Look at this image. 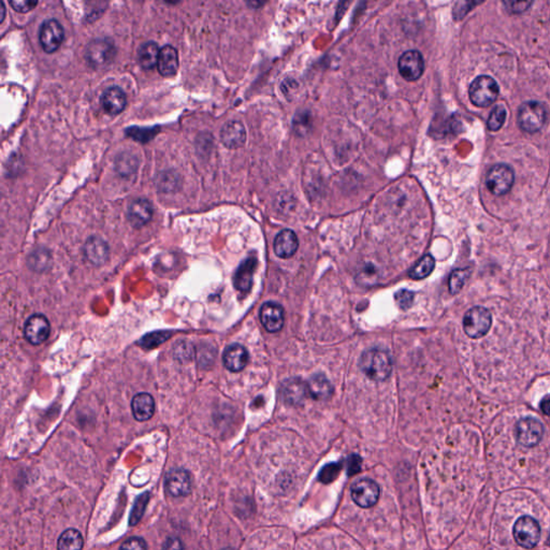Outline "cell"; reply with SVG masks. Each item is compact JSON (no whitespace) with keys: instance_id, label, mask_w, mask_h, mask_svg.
<instances>
[{"instance_id":"obj_37","label":"cell","mask_w":550,"mask_h":550,"mask_svg":"<svg viewBox=\"0 0 550 550\" xmlns=\"http://www.w3.org/2000/svg\"><path fill=\"white\" fill-rule=\"evenodd\" d=\"M10 5L15 11L19 13H26L32 11L34 8L38 6V1H30V0H15L10 1Z\"/></svg>"},{"instance_id":"obj_9","label":"cell","mask_w":550,"mask_h":550,"mask_svg":"<svg viewBox=\"0 0 550 550\" xmlns=\"http://www.w3.org/2000/svg\"><path fill=\"white\" fill-rule=\"evenodd\" d=\"M64 37L65 32L63 26L56 19H48L42 23L39 32V40L46 53L56 52L63 44Z\"/></svg>"},{"instance_id":"obj_41","label":"cell","mask_w":550,"mask_h":550,"mask_svg":"<svg viewBox=\"0 0 550 550\" xmlns=\"http://www.w3.org/2000/svg\"><path fill=\"white\" fill-rule=\"evenodd\" d=\"M540 409L546 416H550V394L544 396L543 400L540 403Z\"/></svg>"},{"instance_id":"obj_22","label":"cell","mask_w":550,"mask_h":550,"mask_svg":"<svg viewBox=\"0 0 550 550\" xmlns=\"http://www.w3.org/2000/svg\"><path fill=\"white\" fill-rule=\"evenodd\" d=\"M132 414L138 421H147L154 415L155 402L151 394L141 392L136 394L131 402Z\"/></svg>"},{"instance_id":"obj_39","label":"cell","mask_w":550,"mask_h":550,"mask_svg":"<svg viewBox=\"0 0 550 550\" xmlns=\"http://www.w3.org/2000/svg\"><path fill=\"white\" fill-rule=\"evenodd\" d=\"M164 550H184V547L178 538H170L165 543Z\"/></svg>"},{"instance_id":"obj_2","label":"cell","mask_w":550,"mask_h":550,"mask_svg":"<svg viewBox=\"0 0 550 550\" xmlns=\"http://www.w3.org/2000/svg\"><path fill=\"white\" fill-rule=\"evenodd\" d=\"M517 120L522 130L529 134H534L545 125L547 110L541 102L528 101L519 108Z\"/></svg>"},{"instance_id":"obj_4","label":"cell","mask_w":550,"mask_h":550,"mask_svg":"<svg viewBox=\"0 0 550 550\" xmlns=\"http://www.w3.org/2000/svg\"><path fill=\"white\" fill-rule=\"evenodd\" d=\"M491 313L484 306H474L464 314V330L471 339H481L491 330Z\"/></svg>"},{"instance_id":"obj_24","label":"cell","mask_w":550,"mask_h":550,"mask_svg":"<svg viewBox=\"0 0 550 550\" xmlns=\"http://www.w3.org/2000/svg\"><path fill=\"white\" fill-rule=\"evenodd\" d=\"M85 257L91 264H104L109 257V246L106 241L99 238V237H91L87 239L84 246Z\"/></svg>"},{"instance_id":"obj_1","label":"cell","mask_w":550,"mask_h":550,"mask_svg":"<svg viewBox=\"0 0 550 550\" xmlns=\"http://www.w3.org/2000/svg\"><path fill=\"white\" fill-rule=\"evenodd\" d=\"M359 367L370 380L382 382L389 378L392 373V359L384 349H371L361 356Z\"/></svg>"},{"instance_id":"obj_12","label":"cell","mask_w":550,"mask_h":550,"mask_svg":"<svg viewBox=\"0 0 550 550\" xmlns=\"http://www.w3.org/2000/svg\"><path fill=\"white\" fill-rule=\"evenodd\" d=\"M51 327L48 318L44 315H33L25 324V338L33 345H40L48 340Z\"/></svg>"},{"instance_id":"obj_40","label":"cell","mask_w":550,"mask_h":550,"mask_svg":"<svg viewBox=\"0 0 550 550\" xmlns=\"http://www.w3.org/2000/svg\"><path fill=\"white\" fill-rule=\"evenodd\" d=\"M349 471H351V474H355L356 472L358 471L359 466H360V458L358 456H351L349 460Z\"/></svg>"},{"instance_id":"obj_13","label":"cell","mask_w":550,"mask_h":550,"mask_svg":"<svg viewBox=\"0 0 550 550\" xmlns=\"http://www.w3.org/2000/svg\"><path fill=\"white\" fill-rule=\"evenodd\" d=\"M166 489L172 497H180L190 495L192 482L188 472L184 468H173L167 475Z\"/></svg>"},{"instance_id":"obj_7","label":"cell","mask_w":550,"mask_h":550,"mask_svg":"<svg viewBox=\"0 0 550 550\" xmlns=\"http://www.w3.org/2000/svg\"><path fill=\"white\" fill-rule=\"evenodd\" d=\"M514 171L508 165L499 164L493 166L486 176V185L495 196H503L514 185Z\"/></svg>"},{"instance_id":"obj_21","label":"cell","mask_w":550,"mask_h":550,"mask_svg":"<svg viewBox=\"0 0 550 550\" xmlns=\"http://www.w3.org/2000/svg\"><path fill=\"white\" fill-rule=\"evenodd\" d=\"M281 394L286 403L298 405L302 403L306 394H309L306 383L300 378H289L282 384Z\"/></svg>"},{"instance_id":"obj_31","label":"cell","mask_w":550,"mask_h":550,"mask_svg":"<svg viewBox=\"0 0 550 550\" xmlns=\"http://www.w3.org/2000/svg\"><path fill=\"white\" fill-rule=\"evenodd\" d=\"M149 500V493H142L141 495L137 497L135 504L131 509V514H130L129 524L131 526H135L136 524L141 520L142 516L145 514V508H147V503Z\"/></svg>"},{"instance_id":"obj_35","label":"cell","mask_w":550,"mask_h":550,"mask_svg":"<svg viewBox=\"0 0 550 550\" xmlns=\"http://www.w3.org/2000/svg\"><path fill=\"white\" fill-rule=\"evenodd\" d=\"M341 464H327V466H324L322 471H320V476H318V477H320V481L324 484L331 483V482H333L334 479L338 477L340 471H341Z\"/></svg>"},{"instance_id":"obj_6","label":"cell","mask_w":550,"mask_h":550,"mask_svg":"<svg viewBox=\"0 0 550 550\" xmlns=\"http://www.w3.org/2000/svg\"><path fill=\"white\" fill-rule=\"evenodd\" d=\"M516 543L526 549H532L538 545L541 538V528L533 517L522 516L517 520L513 528Z\"/></svg>"},{"instance_id":"obj_25","label":"cell","mask_w":550,"mask_h":550,"mask_svg":"<svg viewBox=\"0 0 550 550\" xmlns=\"http://www.w3.org/2000/svg\"><path fill=\"white\" fill-rule=\"evenodd\" d=\"M309 396L315 400H327L332 396L333 387L324 374H314L306 382Z\"/></svg>"},{"instance_id":"obj_23","label":"cell","mask_w":550,"mask_h":550,"mask_svg":"<svg viewBox=\"0 0 550 550\" xmlns=\"http://www.w3.org/2000/svg\"><path fill=\"white\" fill-rule=\"evenodd\" d=\"M157 69L163 77H172L176 75L178 69V54L176 48L165 46L161 48Z\"/></svg>"},{"instance_id":"obj_32","label":"cell","mask_w":550,"mask_h":550,"mask_svg":"<svg viewBox=\"0 0 550 550\" xmlns=\"http://www.w3.org/2000/svg\"><path fill=\"white\" fill-rule=\"evenodd\" d=\"M505 120H506V110L503 106H497L491 111V116L488 118V128L491 131H497L504 125Z\"/></svg>"},{"instance_id":"obj_42","label":"cell","mask_w":550,"mask_h":550,"mask_svg":"<svg viewBox=\"0 0 550 550\" xmlns=\"http://www.w3.org/2000/svg\"><path fill=\"white\" fill-rule=\"evenodd\" d=\"M6 8L5 3H1V22L5 19Z\"/></svg>"},{"instance_id":"obj_30","label":"cell","mask_w":550,"mask_h":550,"mask_svg":"<svg viewBox=\"0 0 550 550\" xmlns=\"http://www.w3.org/2000/svg\"><path fill=\"white\" fill-rule=\"evenodd\" d=\"M171 337V332L157 331L147 334L140 340L139 345L145 349H153L166 342Z\"/></svg>"},{"instance_id":"obj_26","label":"cell","mask_w":550,"mask_h":550,"mask_svg":"<svg viewBox=\"0 0 550 550\" xmlns=\"http://www.w3.org/2000/svg\"><path fill=\"white\" fill-rule=\"evenodd\" d=\"M159 48L158 44L154 42H145L142 44L138 51V60L142 68L151 70L157 67L158 63Z\"/></svg>"},{"instance_id":"obj_27","label":"cell","mask_w":550,"mask_h":550,"mask_svg":"<svg viewBox=\"0 0 550 550\" xmlns=\"http://www.w3.org/2000/svg\"><path fill=\"white\" fill-rule=\"evenodd\" d=\"M83 536L75 529H68L58 538V550H82Z\"/></svg>"},{"instance_id":"obj_19","label":"cell","mask_w":550,"mask_h":550,"mask_svg":"<svg viewBox=\"0 0 550 550\" xmlns=\"http://www.w3.org/2000/svg\"><path fill=\"white\" fill-rule=\"evenodd\" d=\"M223 365L230 372H240L246 368L248 363V353L244 346L240 344L229 345L223 355Z\"/></svg>"},{"instance_id":"obj_43","label":"cell","mask_w":550,"mask_h":550,"mask_svg":"<svg viewBox=\"0 0 550 550\" xmlns=\"http://www.w3.org/2000/svg\"><path fill=\"white\" fill-rule=\"evenodd\" d=\"M223 550H233V549H230V548H228V549H223Z\"/></svg>"},{"instance_id":"obj_18","label":"cell","mask_w":550,"mask_h":550,"mask_svg":"<svg viewBox=\"0 0 550 550\" xmlns=\"http://www.w3.org/2000/svg\"><path fill=\"white\" fill-rule=\"evenodd\" d=\"M256 267H257V259L255 256H250L246 260H243L237 269L235 277H233V284L241 293H248L252 288L253 277H254Z\"/></svg>"},{"instance_id":"obj_15","label":"cell","mask_w":550,"mask_h":550,"mask_svg":"<svg viewBox=\"0 0 550 550\" xmlns=\"http://www.w3.org/2000/svg\"><path fill=\"white\" fill-rule=\"evenodd\" d=\"M101 104L109 116H118L125 110L127 97L125 91L118 86H111L101 96Z\"/></svg>"},{"instance_id":"obj_3","label":"cell","mask_w":550,"mask_h":550,"mask_svg":"<svg viewBox=\"0 0 550 550\" xmlns=\"http://www.w3.org/2000/svg\"><path fill=\"white\" fill-rule=\"evenodd\" d=\"M500 89L493 77L481 75L476 77L468 89V96L474 106L487 108L497 100Z\"/></svg>"},{"instance_id":"obj_33","label":"cell","mask_w":550,"mask_h":550,"mask_svg":"<svg viewBox=\"0 0 550 550\" xmlns=\"http://www.w3.org/2000/svg\"><path fill=\"white\" fill-rule=\"evenodd\" d=\"M157 131L158 130H154V128H128L126 130V134L132 139L136 140V141L142 142V143H145V142L149 141L152 138L154 137L156 135Z\"/></svg>"},{"instance_id":"obj_17","label":"cell","mask_w":550,"mask_h":550,"mask_svg":"<svg viewBox=\"0 0 550 550\" xmlns=\"http://www.w3.org/2000/svg\"><path fill=\"white\" fill-rule=\"evenodd\" d=\"M153 213L154 210L149 200L137 199L132 201L128 208V221L135 228H141L151 221Z\"/></svg>"},{"instance_id":"obj_29","label":"cell","mask_w":550,"mask_h":550,"mask_svg":"<svg viewBox=\"0 0 550 550\" xmlns=\"http://www.w3.org/2000/svg\"><path fill=\"white\" fill-rule=\"evenodd\" d=\"M470 275H471L470 269L454 270L452 273L450 274V282H448L450 293L452 295H457V293H460Z\"/></svg>"},{"instance_id":"obj_36","label":"cell","mask_w":550,"mask_h":550,"mask_svg":"<svg viewBox=\"0 0 550 550\" xmlns=\"http://www.w3.org/2000/svg\"><path fill=\"white\" fill-rule=\"evenodd\" d=\"M414 297L415 295L413 291H407V289H401V291H396L394 295L396 304L399 305L402 310H407L411 308L414 302Z\"/></svg>"},{"instance_id":"obj_10","label":"cell","mask_w":550,"mask_h":550,"mask_svg":"<svg viewBox=\"0 0 550 550\" xmlns=\"http://www.w3.org/2000/svg\"><path fill=\"white\" fill-rule=\"evenodd\" d=\"M380 487L369 478H363L351 486V495L354 502L363 508H369L378 503Z\"/></svg>"},{"instance_id":"obj_20","label":"cell","mask_w":550,"mask_h":550,"mask_svg":"<svg viewBox=\"0 0 550 550\" xmlns=\"http://www.w3.org/2000/svg\"><path fill=\"white\" fill-rule=\"evenodd\" d=\"M298 246L296 233L291 229H284L274 240V253L283 259L293 257V255L296 254Z\"/></svg>"},{"instance_id":"obj_16","label":"cell","mask_w":550,"mask_h":550,"mask_svg":"<svg viewBox=\"0 0 550 550\" xmlns=\"http://www.w3.org/2000/svg\"><path fill=\"white\" fill-rule=\"evenodd\" d=\"M221 140L223 145L228 149H240L246 145V128L239 120H230L223 125L221 131Z\"/></svg>"},{"instance_id":"obj_38","label":"cell","mask_w":550,"mask_h":550,"mask_svg":"<svg viewBox=\"0 0 550 550\" xmlns=\"http://www.w3.org/2000/svg\"><path fill=\"white\" fill-rule=\"evenodd\" d=\"M120 550H147V544L141 538H130L120 546Z\"/></svg>"},{"instance_id":"obj_5","label":"cell","mask_w":550,"mask_h":550,"mask_svg":"<svg viewBox=\"0 0 550 550\" xmlns=\"http://www.w3.org/2000/svg\"><path fill=\"white\" fill-rule=\"evenodd\" d=\"M116 48L113 42L109 39H95L85 48V59L91 67L104 68L114 59Z\"/></svg>"},{"instance_id":"obj_28","label":"cell","mask_w":550,"mask_h":550,"mask_svg":"<svg viewBox=\"0 0 550 550\" xmlns=\"http://www.w3.org/2000/svg\"><path fill=\"white\" fill-rule=\"evenodd\" d=\"M435 267L434 258L431 255H425L410 271V277L413 279H423L432 273Z\"/></svg>"},{"instance_id":"obj_11","label":"cell","mask_w":550,"mask_h":550,"mask_svg":"<svg viewBox=\"0 0 550 550\" xmlns=\"http://www.w3.org/2000/svg\"><path fill=\"white\" fill-rule=\"evenodd\" d=\"M400 75L402 77L413 82L417 81L425 71V60L421 52L416 50L407 51L402 54L398 62Z\"/></svg>"},{"instance_id":"obj_14","label":"cell","mask_w":550,"mask_h":550,"mask_svg":"<svg viewBox=\"0 0 550 550\" xmlns=\"http://www.w3.org/2000/svg\"><path fill=\"white\" fill-rule=\"evenodd\" d=\"M284 310L282 305L275 302H266L260 310L262 326L272 333L279 332L284 326Z\"/></svg>"},{"instance_id":"obj_8","label":"cell","mask_w":550,"mask_h":550,"mask_svg":"<svg viewBox=\"0 0 550 550\" xmlns=\"http://www.w3.org/2000/svg\"><path fill=\"white\" fill-rule=\"evenodd\" d=\"M544 435V425L538 419L528 417L520 419L516 425V440L522 446L531 447L540 444Z\"/></svg>"},{"instance_id":"obj_34","label":"cell","mask_w":550,"mask_h":550,"mask_svg":"<svg viewBox=\"0 0 550 550\" xmlns=\"http://www.w3.org/2000/svg\"><path fill=\"white\" fill-rule=\"evenodd\" d=\"M118 172L122 176H129L130 173H134L137 169V161L135 157L131 155H125V156H120L118 163H116Z\"/></svg>"}]
</instances>
